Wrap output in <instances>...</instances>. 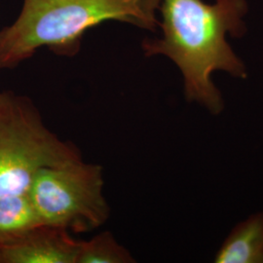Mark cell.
I'll return each instance as SVG.
<instances>
[{"label": "cell", "instance_id": "obj_5", "mask_svg": "<svg viewBox=\"0 0 263 263\" xmlns=\"http://www.w3.org/2000/svg\"><path fill=\"white\" fill-rule=\"evenodd\" d=\"M81 241L53 226H38L19 241L0 247L1 263H77Z\"/></svg>", "mask_w": 263, "mask_h": 263}, {"label": "cell", "instance_id": "obj_1", "mask_svg": "<svg viewBox=\"0 0 263 263\" xmlns=\"http://www.w3.org/2000/svg\"><path fill=\"white\" fill-rule=\"evenodd\" d=\"M159 27L162 36L142 43L145 56L169 58L183 77L184 94L189 102L205 106L213 114L221 112L224 104L212 74L226 71L246 78L247 70L227 41V35L245 32L246 0H162Z\"/></svg>", "mask_w": 263, "mask_h": 263}, {"label": "cell", "instance_id": "obj_6", "mask_svg": "<svg viewBox=\"0 0 263 263\" xmlns=\"http://www.w3.org/2000/svg\"><path fill=\"white\" fill-rule=\"evenodd\" d=\"M216 263H263V213L238 223L218 249Z\"/></svg>", "mask_w": 263, "mask_h": 263}, {"label": "cell", "instance_id": "obj_7", "mask_svg": "<svg viewBox=\"0 0 263 263\" xmlns=\"http://www.w3.org/2000/svg\"><path fill=\"white\" fill-rule=\"evenodd\" d=\"M40 226L28 193L0 197V247L19 241Z\"/></svg>", "mask_w": 263, "mask_h": 263}, {"label": "cell", "instance_id": "obj_4", "mask_svg": "<svg viewBox=\"0 0 263 263\" xmlns=\"http://www.w3.org/2000/svg\"><path fill=\"white\" fill-rule=\"evenodd\" d=\"M104 185L102 166L81 159L40 170L28 194L42 224L81 233L109 217Z\"/></svg>", "mask_w": 263, "mask_h": 263}, {"label": "cell", "instance_id": "obj_8", "mask_svg": "<svg viewBox=\"0 0 263 263\" xmlns=\"http://www.w3.org/2000/svg\"><path fill=\"white\" fill-rule=\"evenodd\" d=\"M136 260L130 252L107 231L89 241H81L77 263H132Z\"/></svg>", "mask_w": 263, "mask_h": 263}, {"label": "cell", "instance_id": "obj_2", "mask_svg": "<svg viewBox=\"0 0 263 263\" xmlns=\"http://www.w3.org/2000/svg\"><path fill=\"white\" fill-rule=\"evenodd\" d=\"M162 0H24L18 19L0 30V68H14L47 47L73 56L90 28L118 21L155 30Z\"/></svg>", "mask_w": 263, "mask_h": 263}, {"label": "cell", "instance_id": "obj_9", "mask_svg": "<svg viewBox=\"0 0 263 263\" xmlns=\"http://www.w3.org/2000/svg\"><path fill=\"white\" fill-rule=\"evenodd\" d=\"M0 263H1V258H0Z\"/></svg>", "mask_w": 263, "mask_h": 263}, {"label": "cell", "instance_id": "obj_3", "mask_svg": "<svg viewBox=\"0 0 263 263\" xmlns=\"http://www.w3.org/2000/svg\"><path fill=\"white\" fill-rule=\"evenodd\" d=\"M81 159L73 143L48 128L28 97L0 92V197L28 193L43 168Z\"/></svg>", "mask_w": 263, "mask_h": 263}]
</instances>
